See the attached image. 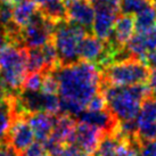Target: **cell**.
Returning a JSON list of instances; mask_svg holds the SVG:
<instances>
[{"instance_id":"obj_1","label":"cell","mask_w":156,"mask_h":156,"mask_svg":"<svg viewBox=\"0 0 156 156\" xmlns=\"http://www.w3.org/2000/svg\"><path fill=\"white\" fill-rule=\"evenodd\" d=\"M58 83L61 113L76 117L87 108L97 94L101 92V73L97 66L80 61L58 65L50 71Z\"/></svg>"},{"instance_id":"obj_2","label":"cell","mask_w":156,"mask_h":156,"mask_svg":"<svg viewBox=\"0 0 156 156\" xmlns=\"http://www.w3.org/2000/svg\"><path fill=\"white\" fill-rule=\"evenodd\" d=\"M101 92L106 108L117 122L136 120L145 100L152 97L148 84L134 86H103Z\"/></svg>"},{"instance_id":"obj_3","label":"cell","mask_w":156,"mask_h":156,"mask_svg":"<svg viewBox=\"0 0 156 156\" xmlns=\"http://www.w3.org/2000/svg\"><path fill=\"white\" fill-rule=\"evenodd\" d=\"M27 73V49L6 42L0 48V76L13 96L22 90Z\"/></svg>"},{"instance_id":"obj_4","label":"cell","mask_w":156,"mask_h":156,"mask_svg":"<svg viewBox=\"0 0 156 156\" xmlns=\"http://www.w3.org/2000/svg\"><path fill=\"white\" fill-rule=\"evenodd\" d=\"M103 86H134L148 82L151 69L138 58L116 62L100 69Z\"/></svg>"},{"instance_id":"obj_5","label":"cell","mask_w":156,"mask_h":156,"mask_svg":"<svg viewBox=\"0 0 156 156\" xmlns=\"http://www.w3.org/2000/svg\"><path fill=\"white\" fill-rule=\"evenodd\" d=\"M88 33L82 26L67 20L57 23L52 34V42L57 50L59 65H69L80 62V44Z\"/></svg>"},{"instance_id":"obj_6","label":"cell","mask_w":156,"mask_h":156,"mask_svg":"<svg viewBox=\"0 0 156 156\" xmlns=\"http://www.w3.org/2000/svg\"><path fill=\"white\" fill-rule=\"evenodd\" d=\"M55 23L49 21L38 10L31 22L21 29V44L26 49L41 48L52 40Z\"/></svg>"},{"instance_id":"obj_7","label":"cell","mask_w":156,"mask_h":156,"mask_svg":"<svg viewBox=\"0 0 156 156\" xmlns=\"http://www.w3.org/2000/svg\"><path fill=\"white\" fill-rule=\"evenodd\" d=\"M106 132L96 126L76 121L73 134L66 145H75L83 149L84 152H87L88 154L94 156Z\"/></svg>"},{"instance_id":"obj_8","label":"cell","mask_w":156,"mask_h":156,"mask_svg":"<svg viewBox=\"0 0 156 156\" xmlns=\"http://www.w3.org/2000/svg\"><path fill=\"white\" fill-rule=\"evenodd\" d=\"M34 133L26 116L14 117L7 134V144L18 155L22 154L31 144L34 143Z\"/></svg>"},{"instance_id":"obj_9","label":"cell","mask_w":156,"mask_h":156,"mask_svg":"<svg viewBox=\"0 0 156 156\" xmlns=\"http://www.w3.org/2000/svg\"><path fill=\"white\" fill-rule=\"evenodd\" d=\"M66 17L67 21L82 26L91 33L95 20V8L89 0H69L66 2Z\"/></svg>"},{"instance_id":"obj_10","label":"cell","mask_w":156,"mask_h":156,"mask_svg":"<svg viewBox=\"0 0 156 156\" xmlns=\"http://www.w3.org/2000/svg\"><path fill=\"white\" fill-rule=\"evenodd\" d=\"M120 10L111 8H95V20L92 25V32L98 39L107 41L111 38L116 22L120 16Z\"/></svg>"},{"instance_id":"obj_11","label":"cell","mask_w":156,"mask_h":156,"mask_svg":"<svg viewBox=\"0 0 156 156\" xmlns=\"http://www.w3.org/2000/svg\"><path fill=\"white\" fill-rule=\"evenodd\" d=\"M126 49L133 58L143 61L148 54L156 50V26L143 33H136L126 44Z\"/></svg>"},{"instance_id":"obj_12","label":"cell","mask_w":156,"mask_h":156,"mask_svg":"<svg viewBox=\"0 0 156 156\" xmlns=\"http://www.w3.org/2000/svg\"><path fill=\"white\" fill-rule=\"evenodd\" d=\"M75 120L78 122H82V123H87L89 126H96L106 133H113L119 123L107 108L98 111V112H91V111L84 109L75 117Z\"/></svg>"},{"instance_id":"obj_13","label":"cell","mask_w":156,"mask_h":156,"mask_svg":"<svg viewBox=\"0 0 156 156\" xmlns=\"http://www.w3.org/2000/svg\"><path fill=\"white\" fill-rule=\"evenodd\" d=\"M57 115L49 113H33L26 116V120L38 141L46 143L49 139L55 128Z\"/></svg>"},{"instance_id":"obj_14","label":"cell","mask_w":156,"mask_h":156,"mask_svg":"<svg viewBox=\"0 0 156 156\" xmlns=\"http://www.w3.org/2000/svg\"><path fill=\"white\" fill-rule=\"evenodd\" d=\"M38 10L39 8L34 0H22L14 6L13 22L20 29H23L31 22Z\"/></svg>"},{"instance_id":"obj_15","label":"cell","mask_w":156,"mask_h":156,"mask_svg":"<svg viewBox=\"0 0 156 156\" xmlns=\"http://www.w3.org/2000/svg\"><path fill=\"white\" fill-rule=\"evenodd\" d=\"M134 26L137 33H143L152 30L156 26V5L148 6L147 8L141 10L134 17Z\"/></svg>"},{"instance_id":"obj_16","label":"cell","mask_w":156,"mask_h":156,"mask_svg":"<svg viewBox=\"0 0 156 156\" xmlns=\"http://www.w3.org/2000/svg\"><path fill=\"white\" fill-rule=\"evenodd\" d=\"M13 119L14 114L10 98L5 101H0V145L7 144V134Z\"/></svg>"},{"instance_id":"obj_17","label":"cell","mask_w":156,"mask_h":156,"mask_svg":"<svg viewBox=\"0 0 156 156\" xmlns=\"http://www.w3.org/2000/svg\"><path fill=\"white\" fill-rule=\"evenodd\" d=\"M153 4L154 0H121V12L122 14L136 16L138 13Z\"/></svg>"},{"instance_id":"obj_18","label":"cell","mask_w":156,"mask_h":156,"mask_svg":"<svg viewBox=\"0 0 156 156\" xmlns=\"http://www.w3.org/2000/svg\"><path fill=\"white\" fill-rule=\"evenodd\" d=\"M14 6L8 0H0V25L4 29H7L13 24Z\"/></svg>"},{"instance_id":"obj_19","label":"cell","mask_w":156,"mask_h":156,"mask_svg":"<svg viewBox=\"0 0 156 156\" xmlns=\"http://www.w3.org/2000/svg\"><path fill=\"white\" fill-rule=\"evenodd\" d=\"M44 74L41 72H34V73H29L26 75L24 84L22 89L30 91H40L42 87V81H44Z\"/></svg>"},{"instance_id":"obj_20","label":"cell","mask_w":156,"mask_h":156,"mask_svg":"<svg viewBox=\"0 0 156 156\" xmlns=\"http://www.w3.org/2000/svg\"><path fill=\"white\" fill-rule=\"evenodd\" d=\"M46 154L47 152L44 143H40L37 140L33 144H31L22 154H20V156H44Z\"/></svg>"},{"instance_id":"obj_21","label":"cell","mask_w":156,"mask_h":156,"mask_svg":"<svg viewBox=\"0 0 156 156\" xmlns=\"http://www.w3.org/2000/svg\"><path fill=\"white\" fill-rule=\"evenodd\" d=\"M86 109H87V111H91V112H98V111L106 109V101H105L103 92L97 94V95L89 101V104H88Z\"/></svg>"},{"instance_id":"obj_22","label":"cell","mask_w":156,"mask_h":156,"mask_svg":"<svg viewBox=\"0 0 156 156\" xmlns=\"http://www.w3.org/2000/svg\"><path fill=\"white\" fill-rule=\"evenodd\" d=\"M94 8H111L121 12V0H89Z\"/></svg>"},{"instance_id":"obj_23","label":"cell","mask_w":156,"mask_h":156,"mask_svg":"<svg viewBox=\"0 0 156 156\" xmlns=\"http://www.w3.org/2000/svg\"><path fill=\"white\" fill-rule=\"evenodd\" d=\"M59 156H92L75 145H65Z\"/></svg>"},{"instance_id":"obj_24","label":"cell","mask_w":156,"mask_h":156,"mask_svg":"<svg viewBox=\"0 0 156 156\" xmlns=\"http://www.w3.org/2000/svg\"><path fill=\"white\" fill-rule=\"evenodd\" d=\"M139 156H156V139L140 145Z\"/></svg>"},{"instance_id":"obj_25","label":"cell","mask_w":156,"mask_h":156,"mask_svg":"<svg viewBox=\"0 0 156 156\" xmlns=\"http://www.w3.org/2000/svg\"><path fill=\"white\" fill-rule=\"evenodd\" d=\"M12 97H13V95L10 94V91L8 90V88L6 87V84H5L4 80L0 76V101L8 100Z\"/></svg>"},{"instance_id":"obj_26","label":"cell","mask_w":156,"mask_h":156,"mask_svg":"<svg viewBox=\"0 0 156 156\" xmlns=\"http://www.w3.org/2000/svg\"><path fill=\"white\" fill-rule=\"evenodd\" d=\"M0 156H20L8 144L0 145Z\"/></svg>"},{"instance_id":"obj_27","label":"cell","mask_w":156,"mask_h":156,"mask_svg":"<svg viewBox=\"0 0 156 156\" xmlns=\"http://www.w3.org/2000/svg\"><path fill=\"white\" fill-rule=\"evenodd\" d=\"M141 62H144L151 69H156V50L151 52V54H148Z\"/></svg>"},{"instance_id":"obj_28","label":"cell","mask_w":156,"mask_h":156,"mask_svg":"<svg viewBox=\"0 0 156 156\" xmlns=\"http://www.w3.org/2000/svg\"><path fill=\"white\" fill-rule=\"evenodd\" d=\"M148 87L153 94L156 92V69H151V75L148 79Z\"/></svg>"},{"instance_id":"obj_29","label":"cell","mask_w":156,"mask_h":156,"mask_svg":"<svg viewBox=\"0 0 156 156\" xmlns=\"http://www.w3.org/2000/svg\"><path fill=\"white\" fill-rule=\"evenodd\" d=\"M35 4L38 5V7L44 6L48 4H52V2H56V1H67V0H34Z\"/></svg>"},{"instance_id":"obj_30","label":"cell","mask_w":156,"mask_h":156,"mask_svg":"<svg viewBox=\"0 0 156 156\" xmlns=\"http://www.w3.org/2000/svg\"><path fill=\"white\" fill-rule=\"evenodd\" d=\"M5 44H6V32H5L4 27L0 25V48Z\"/></svg>"},{"instance_id":"obj_31","label":"cell","mask_w":156,"mask_h":156,"mask_svg":"<svg viewBox=\"0 0 156 156\" xmlns=\"http://www.w3.org/2000/svg\"><path fill=\"white\" fill-rule=\"evenodd\" d=\"M8 1H10V2H12V4H14V5H16L17 2L22 1V0H8Z\"/></svg>"},{"instance_id":"obj_32","label":"cell","mask_w":156,"mask_h":156,"mask_svg":"<svg viewBox=\"0 0 156 156\" xmlns=\"http://www.w3.org/2000/svg\"><path fill=\"white\" fill-rule=\"evenodd\" d=\"M154 101H155V103H156V92H155V94H154Z\"/></svg>"},{"instance_id":"obj_33","label":"cell","mask_w":156,"mask_h":156,"mask_svg":"<svg viewBox=\"0 0 156 156\" xmlns=\"http://www.w3.org/2000/svg\"><path fill=\"white\" fill-rule=\"evenodd\" d=\"M44 156H49V155H48V154H46V155H44Z\"/></svg>"},{"instance_id":"obj_34","label":"cell","mask_w":156,"mask_h":156,"mask_svg":"<svg viewBox=\"0 0 156 156\" xmlns=\"http://www.w3.org/2000/svg\"><path fill=\"white\" fill-rule=\"evenodd\" d=\"M154 1H155V5H156V0H154Z\"/></svg>"},{"instance_id":"obj_35","label":"cell","mask_w":156,"mask_h":156,"mask_svg":"<svg viewBox=\"0 0 156 156\" xmlns=\"http://www.w3.org/2000/svg\"><path fill=\"white\" fill-rule=\"evenodd\" d=\"M67 1H69V0H67Z\"/></svg>"}]
</instances>
